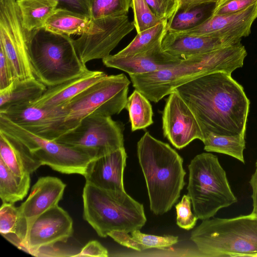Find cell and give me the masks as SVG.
Masks as SVG:
<instances>
[{
    "label": "cell",
    "instance_id": "1",
    "mask_svg": "<svg viewBox=\"0 0 257 257\" xmlns=\"http://www.w3.org/2000/svg\"><path fill=\"white\" fill-rule=\"evenodd\" d=\"M175 90L194 114L203 140L210 133L245 136L250 101L242 85L231 74L210 73Z\"/></svg>",
    "mask_w": 257,
    "mask_h": 257
},
{
    "label": "cell",
    "instance_id": "2",
    "mask_svg": "<svg viewBox=\"0 0 257 257\" xmlns=\"http://www.w3.org/2000/svg\"><path fill=\"white\" fill-rule=\"evenodd\" d=\"M246 55L240 43L182 59L169 68L129 76L135 89L156 103L177 87L201 76L217 72L231 74L242 67Z\"/></svg>",
    "mask_w": 257,
    "mask_h": 257
},
{
    "label": "cell",
    "instance_id": "3",
    "mask_svg": "<svg viewBox=\"0 0 257 257\" xmlns=\"http://www.w3.org/2000/svg\"><path fill=\"white\" fill-rule=\"evenodd\" d=\"M150 210L156 215L169 211L180 196L185 182L183 160L171 146L147 132L137 143Z\"/></svg>",
    "mask_w": 257,
    "mask_h": 257
},
{
    "label": "cell",
    "instance_id": "4",
    "mask_svg": "<svg viewBox=\"0 0 257 257\" xmlns=\"http://www.w3.org/2000/svg\"><path fill=\"white\" fill-rule=\"evenodd\" d=\"M190 239L201 256H257V214L203 220Z\"/></svg>",
    "mask_w": 257,
    "mask_h": 257
},
{
    "label": "cell",
    "instance_id": "5",
    "mask_svg": "<svg viewBox=\"0 0 257 257\" xmlns=\"http://www.w3.org/2000/svg\"><path fill=\"white\" fill-rule=\"evenodd\" d=\"M30 57L35 78L47 87L76 78L88 70L78 55L74 39L43 27L32 31Z\"/></svg>",
    "mask_w": 257,
    "mask_h": 257
},
{
    "label": "cell",
    "instance_id": "6",
    "mask_svg": "<svg viewBox=\"0 0 257 257\" xmlns=\"http://www.w3.org/2000/svg\"><path fill=\"white\" fill-rule=\"evenodd\" d=\"M82 199L83 218L101 237L113 230L140 229L147 221L143 205L125 191H110L85 183Z\"/></svg>",
    "mask_w": 257,
    "mask_h": 257
},
{
    "label": "cell",
    "instance_id": "7",
    "mask_svg": "<svg viewBox=\"0 0 257 257\" xmlns=\"http://www.w3.org/2000/svg\"><path fill=\"white\" fill-rule=\"evenodd\" d=\"M188 169V194L198 219L210 218L219 210L237 202L216 156L209 153L197 155Z\"/></svg>",
    "mask_w": 257,
    "mask_h": 257
},
{
    "label": "cell",
    "instance_id": "8",
    "mask_svg": "<svg viewBox=\"0 0 257 257\" xmlns=\"http://www.w3.org/2000/svg\"><path fill=\"white\" fill-rule=\"evenodd\" d=\"M130 80L122 73L106 75L62 106L63 134L89 116H112L125 108Z\"/></svg>",
    "mask_w": 257,
    "mask_h": 257
},
{
    "label": "cell",
    "instance_id": "9",
    "mask_svg": "<svg viewBox=\"0 0 257 257\" xmlns=\"http://www.w3.org/2000/svg\"><path fill=\"white\" fill-rule=\"evenodd\" d=\"M0 132L19 141L42 165L63 174L84 176L95 156L91 152L38 136L0 114Z\"/></svg>",
    "mask_w": 257,
    "mask_h": 257
},
{
    "label": "cell",
    "instance_id": "10",
    "mask_svg": "<svg viewBox=\"0 0 257 257\" xmlns=\"http://www.w3.org/2000/svg\"><path fill=\"white\" fill-rule=\"evenodd\" d=\"M32 31L23 25L17 0H0V46L19 80L36 78L30 57Z\"/></svg>",
    "mask_w": 257,
    "mask_h": 257
},
{
    "label": "cell",
    "instance_id": "11",
    "mask_svg": "<svg viewBox=\"0 0 257 257\" xmlns=\"http://www.w3.org/2000/svg\"><path fill=\"white\" fill-rule=\"evenodd\" d=\"M54 141L88 151L96 158L124 147L122 127L111 116H87Z\"/></svg>",
    "mask_w": 257,
    "mask_h": 257
},
{
    "label": "cell",
    "instance_id": "12",
    "mask_svg": "<svg viewBox=\"0 0 257 257\" xmlns=\"http://www.w3.org/2000/svg\"><path fill=\"white\" fill-rule=\"evenodd\" d=\"M135 28L127 16L92 19L87 31L74 40L81 61L85 64L95 59H103L120 41Z\"/></svg>",
    "mask_w": 257,
    "mask_h": 257
},
{
    "label": "cell",
    "instance_id": "13",
    "mask_svg": "<svg viewBox=\"0 0 257 257\" xmlns=\"http://www.w3.org/2000/svg\"><path fill=\"white\" fill-rule=\"evenodd\" d=\"M73 233L72 219L57 205L39 215L28 225L23 251L35 256L40 248L66 242Z\"/></svg>",
    "mask_w": 257,
    "mask_h": 257
},
{
    "label": "cell",
    "instance_id": "14",
    "mask_svg": "<svg viewBox=\"0 0 257 257\" xmlns=\"http://www.w3.org/2000/svg\"><path fill=\"white\" fill-rule=\"evenodd\" d=\"M162 129L164 137L178 149L185 147L194 140H203L194 114L175 90L166 100L162 113Z\"/></svg>",
    "mask_w": 257,
    "mask_h": 257
},
{
    "label": "cell",
    "instance_id": "15",
    "mask_svg": "<svg viewBox=\"0 0 257 257\" xmlns=\"http://www.w3.org/2000/svg\"><path fill=\"white\" fill-rule=\"evenodd\" d=\"M8 119L43 138L54 141L63 134L66 112L62 108H44L30 103L12 106L0 112Z\"/></svg>",
    "mask_w": 257,
    "mask_h": 257
},
{
    "label": "cell",
    "instance_id": "16",
    "mask_svg": "<svg viewBox=\"0 0 257 257\" xmlns=\"http://www.w3.org/2000/svg\"><path fill=\"white\" fill-rule=\"evenodd\" d=\"M256 18L257 2L238 12L212 15L199 26L180 33L241 40L250 34L251 25Z\"/></svg>",
    "mask_w": 257,
    "mask_h": 257
},
{
    "label": "cell",
    "instance_id": "17",
    "mask_svg": "<svg viewBox=\"0 0 257 257\" xmlns=\"http://www.w3.org/2000/svg\"><path fill=\"white\" fill-rule=\"evenodd\" d=\"M126 158L123 147L94 159L88 164L83 176L86 183L110 191H125L123 173Z\"/></svg>",
    "mask_w": 257,
    "mask_h": 257
},
{
    "label": "cell",
    "instance_id": "18",
    "mask_svg": "<svg viewBox=\"0 0 257 257\" xmlns=\"http://www.w3.org/2000/svg\"><path fill=\"white\" fill-rule=\"evenodd\" d=\"M102 60L107 67L121 70L129 75L155 72L174 66L182 60L165 51L161 43L142 53L124 56L109 55Z\"/></svg>",
    "mask_w": 257,
    "mask_h": 257
},
{
    "label": "cell",
    "instance_id": "19",
    "mask_svg": "<svg viewBox=\"0 0 257 257\" xmlns=\"http://www.w3.org/2000/svg\"><path fill=\"white\" fill-rule=\"evenodd\" d=\"M241 43V40L197 36L166 31L161 46L170 55L180 59L207 53Z\"/></svg>",
    "mask_w": 257,
    "mask_h": 257
},
{
    "label": "cell",
    "instance_id": "20",
    "mask_svg": "<svg viewBox=\"0 0 257 257\" xmlns=\"http://www.w3.org/2000/svg\"><path fill=\"white\" fill-rule=\"evenodd\" d=\"M66 186L57 177L46 176L38 179L27 199L18 207L28 226L39 215L58 205L62 199Z\"/></svg>",
    "mask_w": 257,
    "mask_h": 257
},
{
    "label": "cell",
    "instance_id": "21",
    "mask_svg": "<svg viewBox=\"0 0 257 257\" xmlns=\"http://www.w3.org/2000/svg\"><path fill=\"white\" fill-rule=\"evenodd\" d=\"M106 75L103 71L88 70L76 78L48 87L39 98L30 103L40 108H61L78 94Z\"/></svg>",
    "mask_w": 257,
    "mask_h": 257
},
{
    "label": "cell",
    "instance_id": "22",
    "mask_svg": "<svg viewBox=\"0 0 257 257\" xmlns=\"http://www.w3.org/2000/svg\"><path fill=\"white\" fill-rule=\"evenodd\" d=\"M0 159L16 175L31 174L42 166L16 139L0 132Z\"/></svg>",
    "mask_w": 257,
    "mask_h": 257
},
{
    "label": "cell",
    "instance_id": "23",
    "mask_svg": "<svg viewBox=\"0 0 257 257\" xmlns=\"http://www.w3.org/2000/svg\"><path fill=\"white\" fill-rule=\"evenodd\" d=\"M47 89L36 78L16 79L7 88L0 90V112L12 106L33 102L39 98Z\"/></svg>",
    "mask_w": 257,
    "mask_h": 257
},
{
    "label": "cell",
    "instance_id": "24",
    "mask_svg": "<svg viewBox=\"0 0 257 257\" xmlns=\"http://www.w3.org/2000/svg\"><path fill=\"white\" fill-rule=\"evenodd\" d=\"M91 20L88 15L58 8L46 21L43 28L59 34L81 35L87 31Z\"/></svg>",
    "mask_w": 257,
    "mask_h": 257
},
{
    "label": "cell",
    "instance_id": "25",
    "mask_svg": "<svg viewBox=\"0 0 257 257\" xmlns=\"http://www.w3.org/2000/svg\"><path fill=\"white\" fill-rule=\"evenodd\" d=\"M216 3H206L189 7H178L167 23V31L182 32L193 29L210 18Z\"/></svg>",
    "mask_w": 257,
    "mask_h": 257
},
{
    "label": "cell",
    "instance_id": "26",
    "mask_svg": "<svg viewBox=\"0 0 257 257\" xmlns=\"http://www.w3.org/2000/svg\"><path fill=\"white\" fill-rule=\"evenodd\" d=\"M23 25L29 31L43 28L58 6V0H17Z\"/></svg>",
    "mask_w": 257,
    "mask_h": 257
},
{
    "label": "cell",
    "instance_id": "27",
    "mask_svg": "<svg viewBox=\"0 0 257 257\" xmlns=\"http://www.w3.org/2000/svg\"><path fill=\"white\" fill-rule=\"evenodd\" d=\"M30 174L20 177L0 159V197L3 203L14 204L22 200L30 186Z\"/></svg>",
    "mask_w": 257,
    "mask_h": 257
},
{
    "label": "cell",
    "instance_id": "28",
    "mask_svg": "<svg viewBox=\"0 0 257 257\" xmlns=\"http://www.w3.org/2000/svg\"><path fill=\"white\" fill-rule=\"evenodd\" d=\"M245 136H224L209 134L203 140L205 151L230 156L244 163Z\"/></svg>",
    "mask_w": 257,
    "mask_h": 257
},
{
    "label": "cell",
    "instance_id": "29",
    "mask_svg": "<svg viewBox=\"0 0 257 257\" xmlns=\"http://www.w3.org/2000/svg\"><path fill=\"white\" fill-rule=\"evenodd\" d=\"M125 108L133 132L146 128L153 123V112L149 100L138 90L135 89L128 97Z\"/></svg>",
    "mask_w": 257,
    "mask_h": 257
},
{
    "label": "cell",
    "instance_id": "30",
    "mask_svg": "<svg viewBox=\"0 0 257 257\" xmlns=\"http://www.w3.org/2000/svg\"><path fill=\"white\" fill-rule=\"evenodd\" d=\"M166 22L158 25L138 33L133 40L124 49L115 54L124 56L134 55L148 51L161 43L167 31Z\"/></svg>",
    "mask_w": 257,
    "mask_h": 257
},
{
    "label": "cell",
    "instance_id": "31",
    "mask_svg": "<svg viewBox=\"0 0 257 257\" xmlns=\"http://www.w3.org/2000/svg\"><path fill=\"white\" fill-rule=\"evenodd\" d=\"M27 222L14 204L3 203L0 208V233L2 235L13 234L24 242L27 232Z\"/></svg>",
    "mask_w": 257,
    "mask_h": 257
},
{
    "label": "cell",
    "instance_id": "32",
    "mask_svg": "<svg viewBox=\"0 0 257 257\" xmlns=\"http://www.w3.org/2000/svg\"><path fill=\"white\" fill-rule=\"evenodd\" d=\"M92 19L127 16L132 0H86Z\"/></svg>",
    "mask_w": 257,
    "mask_h": 257
},
{
    "label": "cell",
    "instance_id": "33",
    "mask_svg": "<svg viewBox=\"0 0 257 257\" xmlns=\"http://www.w3.org/2000/svg\"><path fill=\"white\" fill-rule=\"evenodd\" d=\"M132 8L137 33L163 22L154 14L146 0H132Z\"/></svg>",
    "mask_w": 257,
    "mask_h": 257
},
{
    "label": "cell",
    "instance_id": "34",
    "mask_svg": "<svg viewBox=\"0 0 257 257\" xmlns=\"http://www.w3.org/2000/svg\"><path fill=\"white\" fill-rule=\"evenodd\" d=\"M133 238L140 243L144 250L152 248L164 249L170 247L178 242V236L172 235L158 236L142 233L140 229L131 232Z\"/></svg>",
    "mask_w": 257,
    "mask_h": 257
},
{
    "label": "cell",
    "instance_id": "35",
    "mask_svg": "<svg viewBox=\"0 0 257 257\" xmlns=\"http://www.w3.org/2000/svg\"><path fill=\"white\" fill-rule=\"evenodd\" d=\"M191 201L188 194L184 195L176 206V222L180 228L189 230L194 227L198 217L191 211Z\"/></svg>",
    "mask_w": 257,
    "mask_h": 257
},
{
    "label": "cell",
    "instance_id": "36",
    "mask_svg": "<svg viewBox=\"0 0 257 257\" xmlns=\"http://www.w3.org/2000/svg\"><path fill=\"white\" fill-rule=\"evenodd\" d=\"M154 14L162 22L167 23L179 6L178 0H146Z\"/></svg>",
    "mask_w": 257,
    "mask_h": 257
},
{
    "label": "cell",
    "instance_id": "37",
    "mask_svg": "<svg viewBox=\"0 0 257 257\" xmlns=\"http://www.w3.org/2000/svg\"><path fill=\"white\" fill-rule=\"evenodd\" d=\"M257 0H219L216 3L213 15L240 12L254 4Z\"/></svg>",
    "mask_w": 257,
    "mask_h": 257
},
{
    "label": "cell",
    "instance_id": "38",
    "mask_svg": "<svg viewBox=\"0 0 257 257\" xmlns=\"http://www.w3.org/2000/svg\"><path fill=\"white\" fill-rule=\"evenodd\" d=\"M16 79L14 69L4 49L0 46V90L7 88Z\"/></svg>",
    "mask_w": 257,
    "mask_h": 257
},
{
    "label": "cell",
    "instance_id": "39",
    "mask_svg": "<svg viewBox=\"0 0 257 257\" xmlns=\"http://www.w3.org/2000/svg\"><path fill=\"white\" fill-rule=\"evenodd\" d=\"M108 236L122 246L137 251L144 250L143 247L125 231L113 230L108 233Z\"/></svg>",
    "mask_w": 257,
    "mask_h": 257
},
{
    "label": "cell",
    "instance_id": "40",
    "mask_svg": "<svg viewBox=\"0 0 257 257\" xmlns=\"http://www.w3.org/2000/svg\"><path fill=\"white\" fill-rule=\"evenodd\" d=\"M108 252L107 249L97 240L88 242L77 254L73 256H95L107 257Z\"/></svg>",
    "mask_w": 257,
    "mask_h": 257
},
{
    "label": "cell",
    "instance_id": "41",
    "mask_svg": "<svg viewBox=\"0 0 257 257\" xmlns=\"http://www.w3.org/2000/svg\"><path fill=\"white\" fill-rule=\"evenodd\" d=\"M58 8L89 16L86 0H58Z\"/></svg>",
    "mask_w": 257,
    "mask_h": 257
},
{
    "label": "cell",
    "instance_id": "42",
    "mask_svg": "<svg viewBox=\"0 0 257 257\" xmlns=\"http://www.w3.org/2000/svg\"><path fill=\"white\" fill-rule=\"evenodd\" d=\"M249 184L252 189L251 197L252 200V211L257 214V160L255 162V169L254 173L251 175Z\"/></svg>",
    "mask_w": 257,
    "mask_h": 257
},
{
    "label": "cell",
    "instance_id": "43",
    "mask_svg": "<svg viewBox=\"0 0 257 257\" xmlns=\"http://www.w3.org/2000/svg\"><path fill=\"white\" fill-rule=\"evenodd\" d=\"M219 1V0H178V7H185L202 4L216 3Z\"/></svg>",
    "mask_w": 257,
    "mask_h": 257
},
{
    "label": "cell",
    "instance_id": "44",
    "mask_svg": "<svg viewBox=\"0 0 257 257\" xmlns=\"http://www.w3.org/2000/svg\"></svg>",
    "mask_w": 257,
    "mask_h": 257
}]
</instances>
